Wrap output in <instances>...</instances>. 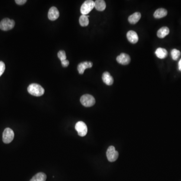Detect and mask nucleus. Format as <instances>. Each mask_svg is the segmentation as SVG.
Returning <instances> with one entry per match:
<instances>
[{
	"mask_svg": "<svg viewBox=\"0 0 181 181\" xmlns=\"http://www.w3.org/2000/svg\"><path fill=\"white\" fill-rule=\"evenodd\" d=\"M27 90L31 95L36 97L43 96L44 93V89L37 84H31L28 87Z\"/></svg>",
	"mask_w": 181,
	"mask_h": 181,
	"instance_id": "obj_1",
	"label": "nucleus"
},
{
	"mask_svg": "<svg viewBox=\"0 0 181 181\" xmlns=\"http://www.w3.org/2000/svg\"><path fill=\"white\" fill-rule=\"evenodd\" d=\"M95 8V3L92 0H87L80 7L82 15H87Z\"/></svg>",
	"mask_w": 181,
	"mask_h": 181,
	"instance_id": "obj_2",
	"label": "nucleus"
},
{
	"mask_svg": "<svg viewBox=\"0 0 181 181\" xmlns=\"http://www.w3.org/2000/svg\"><path fill=\"white\" fill-rule=\"evenodd\" d=\"M15 25V22L13 20L6 18L0 22V29L3 31L10 30L14 27Z\"/></svg>",
	"mask_w": 181,
	"mask_h": 181,
	"instance_id": "obj_3",
	"label": "nucleus"
},
{
	"mask_svg": "<svg viewBox=\"0 0 181 181\" xmlns=\"http://www.w3.org/2000/svg\"><path fill=\"white\" fill-rule=\"evenodd\" d=\"M80 101L82 105L86 107L93 106L96 102L94 97L89 94L83 95L80 98Z\"/></svg>",
	"mask_w": 181,
	"mask_h": 181,
	"instance_id": "obj_4",
	"label": "nucleus"
},
{
	"mask_svg": "<svg viewBox=\"0 0 181 181\" xmlns=\"http://www.w3.org/2000/svg\"><path fill=\"white\" fill-rule=\"evenodd\" d=\"M14 133L10 128H6L3 132V141L5 143H10L13 140Z\"/></svg>",
	"mask_w": 181,
	"mask_h": 181,
	"instance_id": "obj_5",
	"label": "nucleus"
},
{
	"mask_svg": "<svg viewBox=\"0 0 181 181\" xmlns=\"http://www.w3.org/2000/svg\"><path fill=\"white\" fill-rule=\"evenodd\" d=\"M75 128L80 136H85L88 132V128L86 124L83 121L77 122L75 126Z\"/></svg>",
	"mask_w": 181,
	"mask_h": 181,
	"instance_id": "obj_6",
	"label": "nucleus"
},
{
	"mask_svg": "<svg viewBox=\"0 0 181 181\" xmlns=\"http://www.w3.org/2000/svg\"><path fill=\"white\" fill-rule=\"evenodd\" d=\"M106 155L108 161L110 162H113L118 159V152L116 151L114 146H110L107 151Z\"/></svg>",
	"mask_w": 181,
	"mask_h": 181,
	"instance_id": "obj_7",
	"label": "nucleus"
},
{
	"mask_svg": "<svg viewBox=\"0 0 181 181\" xmlns=\"http://www.w3.org/2000/svg\"><path fill=\"white\" fill-rule=\"evenodd\" d=\"M116 60L120 64L122 65H127L130 63L131 59L129 55L124 53H122L119 56H117Z\"/></svg>",
	"mask_w": 181,
	"mask_h": 181,
	"instance_id": "obj_8",
	"label": "nucleus"
},
{
	"mask_svg": "<svg viewBox=\"0 0 181 181\" xmlns=\"http://www.w3.org/2000/svg\"><path fill=\"white\" fill-rule=\"evenodd\" d=\"M60 12L57 8L52 7L50 8L48 13V17L50 20L54 21L59 17Z\"/></svg>",
	"mask_w": 181,
	"mask_h": 181,
	"instance_id": "obj_9",
	"label": "nucleus"
},
{
	"mask_svg": "<svg viewBox=\"0 0 181 181\" xmlns=\"http://www.w3.org/2000/svg\"><path fill=\"white\" fill-rule=\"evenodd\" d=\"M93 66V63L90 61H85L79 63L77 66V70L80 74H83L85 70L89 68H91Z\"/></svg>",
	"mask_w": 181,
	"mask_h": 181,
	"instance_id": "obj_10",
	"label": "nucleus"
},
{
	"mask_svg": "<svg viewBox=\"0 0 181 181\" xmlns=\"http://www.w3.org/2000/svg\"><path fill=\"white\" fill-rule=\"evenodd\" d=\"M127 38L128 41L131 43L135 44L138 41V36L135 31L130 30L127 33Z\"/></svg>",
	"mask_w": 181,
	"mask_h": 181,
	"instance_id": "obj_11",
	"label": "nucleus"
},
{
	"mask_svg": "<svg viewBox=\"0 0 181 181\" xmlns=\"http://www.w3.org/2000/svg\"><path fill=\"white\" fill-rule=\"evenodd\" d=\"M102 80L107 85L111 86L114 82V80L110 73L108 72H104L102 75Z\"/></svg>",
	"mask_w": 181,
	"mask_h": 181,
	"instance_id": "obj_12",
	"label": "nucleus"
},
{
	"mask_svg": "<svg viewBox=\"0 0 181 181\" xmlns=\"http://www.w3.org/2000/svg\"><path fill=\"white\" fill-rule=\"evenodd\" d=\"M141 17H142V15L139 12H135L133 14L130 15L129 17L128 20L130 24H135L138 22L141 18Z\"/></svg>",
	"mask_w": 181,
	"mask_h": 181,
	"instance_id": "obj_13",
	"label": "nucleus"
},
{
	"mask_svg": "<svg viewBox=\"0 0 181 181\" xmlns=\"http://www.w3.org/2000/svg\"><path fill=\"white\" fill-rule=\"evenodd\" d=\"M168 12L166 9L164 8H159L156 10L154 13L153 16L156 19H160L165 17L167 15Z\"/></svg>",
	"mask_w": 181,
	"mask_h": 181,
	"instance_id": "obj_14",
	"label": "nucleus"
},
{
	"mask_svg": "<svg viewBox=\"0 0 181 181\" xmlns=\"http://www.w3.org/2000/svg\"><path fill=\"white\" fill-rule=\"evenodd\" d=\"M95 8L97 10L99 11H103L106 7L105 2L103 0H96L94 2Z\"/></svg>",
	"mask_w": 181,
	"mask_h": 181,
	"instance_id": "obj_15",
	"label": "nucleus"
},
{
	"mask_svg": "<svg viewBox=\"0 0 181 181\" xmlns=\"http://www.w3.org/2000/svg\"><path fill=\"white\" fill-rule=\"evenodd\" d=\"M169 28L167 27H162L157 32V36L159 38H164L169 34Z\"/></svg>",
	"mask_w": 181,
	"mask_h": 181,
	"instance_id": "obj_16",
	"label": "nucleus"
},
{
	"mask_svg": "<svg viewBox=\"0 0 181 181\" xmlns=\"http://www.w3.org/2000/svg\"><path fill=\"white\" fill-rule=\"evenodd\" d=\"M156 56L160 59H165L166 57L168 56V52L167 50L164 48H158L155 52Z\"/></svg>",
	"mask_w": 181,
	"mask_h": 181,
	"instance_id": "obj_17",
	"label": "nucleus"
},
{
	"mask_svg": "<svg viewBox=\"0 0 181 181\" xmlns=\"http://www.w3.org/2000/svg\"><path fill=\"white\" fill-rule=\"evenodd\" d=\"M89 16L82 15L79 18V23L82 27L87 26L89 24V20L88 17Z\"/></svg>",
	"mask_w": 181,
	"mask_h": 181,
	"instance_id": "obj_18",
	"label": "nucleus"
},
{
	"mask_svg": "<svg viewBox=\"0 0 181 181\" xmlns=\"http://www.w3.org/2000/svg\"><path fill=\"white\" fill-rule=\"evenodd\" d=\"M46 175L43 172H39L36 174L30 181H45Z\"/></svg>",
	"mask_w": 181,
	"mask_h": 181,
	"instance_id": "obj_19",
	"label": "nucleus"
},
{
	"mask_svg": "<svg viewBox=\"0 0 181 181\" xmlns=\"http://www.w3.org/2000/svg\"><path fill=\"white\" fill-rule=\"evenodd\" d=\"M171 56L173 60H178L181 56V52L179 50L174 49L171 51Z\"/></svg>",
	"mask_w": 181,
	"mask_h": 181,
	"instance_id": "obj_20",
	"label": "nucleus"
},
{
	"mask_svg": "<svg viewBox=\"0 0 181 181\" xmlns=\"http://www.w3.org/2000/svg\"><path fill=\"white\" fill-rule=\"evenodd\" d=\"M57 56H58L59 59L61 60V62L67 60L66 53L63 50H60L59 51L58 54H57Z\"/></svg>",
	"mask_w": 181,
	"mask_h": 181,
	"instance_id": "obj_21",
	"label": "nucleus"
},
{
	"mask_svg": "<svg viewBox=\"0 0 181 181\" xmlns=\"http://www.w3.org/2000/svg\"><path fill=\"white\" fill-rule=\"evenodd\" d=\"M5 70V64L3 61H0V77L3 75Z\"/></svg>",
	"mask_w": 181,
	"mask_h": 181,
	"instance_id": "obj_22",
	"label": "nucleus"
},
{
	"mask_svg": "<svg viewBox=\"0 0 181 181\" xmlns=\"http://www.w3.org/2000/svg\"><path fill=\"white\" fill-rule=\"evenodd\" d=\"M26 0H16V1H15V2H16V4L19 5H24V4L26 3Z\"/></svg>",
	"mask_w": 181,
	"mask_h": 181,
	"instance_id": "obj_23",
	"label": "nucleus"
},
{
	"mask_svg": "<svg viewBox=\"0 0 181 181\" xmlns=\"http://www.w3.org/2000/svg\"><path fill=\"white\" fill-rule=\"evenodd\" d=\"M61 64L63 67H67V66L69 65V61L67 60H66L61 61Z\"/></svg>",
	"mask_w": 181,
	"mask_h": 181,
	"instance_id": "obj_24",
	"label": "nucleus"
},
{
	"mask_svg": "<svg viewBox=\"0 0 181 181\" xmlns=\"http://www.w3.org/2000/svg\"><path fill=\"white\" fill-rule=\"evenodd\" d=\"M179 70L180 71H181V59L180 60V61L178 63Z\"/></svg>",
	"mask_w": 181,
	"mask_h": 181,
	"instance_id": "obj_25",
	"label": "nucleus"
}]
</instances>
